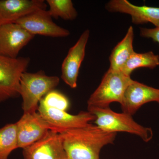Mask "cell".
I'll use <instances>...</instances> for the list:
<instances>
[{
  "instance_id": "6da1fadb",
  "label": "cell",
  "mask_w": 159,
  "mask_h": 159,
  "mask_svg": "<svg viewBox=\"0 0 159 159\" xmlns=\"http://www.w3.org/2000/svg\"><path fill=\"white\" fill-rule=\"evenodd\" d=\"M60 134L67 159H100L102 148L113 144L117 135L90 123Z\"/></svg>"
},
{
  "instance_id": "277c9868",
  "label": "cell",
  "mask_w": 159,
  "mask_h": 159,
  "mask_svg": "<svg viewBox=\"0 0 159 159\" xmlns=\"http://www.w3.org/2000/svg\"><path fill=\"white\" fill-rule=\"evenodd\" d=\"M132 80L121 71L108 69L99 86L89 98L88 107H110L114 102L121 104L125 90Z\"/></svg>"
},
{
  "instance_id": "52a82bcc",
  "label": "cell",
  "mask_w": 159,
  "mask_h": 159,
  "mask_svg": "<svg viewBox=\"0 0 159 159\" xmlns=\"http://www.w3.org/2000/svg\"><path fill=\"white\" fill-rule=\"evenodd\" d=\"M15 23L30 34L53 38L68 37L70 31L53 21L48 11L39 9L22 17Z\"/></svg>"
},
{
  "instance_id": "9c48e42d",
  "label": "cell",
  "mask_w": 159,
  "mask_h": 159,
  "mask_svg": "<svg viewBox=\"0 0 159 159\" xmlns=\"http://www.w3.org/2000/svg\"><path fill=\"white\" fill-rule=\"evenodd\" d=\"M89 35L88 29L83 32L76 43L69 50L61 65V79L71 88L77 87L80 69L85 57Z\"/></svg>"
},
{
  "instance_id": "5bb4252c",
  "label": "cell",
  "mask_w": 159,
  "mask_h": 159,
  "mask_svg": "<svg viewBox=\"0 0 159 159\" xmlns=\"http://www.w3.org/2000/svg\"><path fill=\"white\" fill-rule=\"evenodd\" d=\"M43 0H0V26L16 21L39 9H46Z\"/></svg>"
},
{
  "instance_id": "8fae6325",
  "label": "cell",
  "mask_w": 159,
  "mask_h": 159,
  "mask_svg": "<svg viewBox=\"0 0 159 159\" xmlns=\"http://www.w3.org/2000/svg\"><path fill=\"white\" fill-rule=\"evenodd\" d=\"M16 124L18 148L32 145L42 139L50 130L38 112L24 113Z\"/></svg>"
},
{
  "instance_id": "3957f363",
  "label": "cell",
  "mask_w": 159,
  "mask_h": 159,
  "mask_svg": "<svg viewBox=\"0 0 159 159\" xmlns=\"http://www.w3.org/2000/svg\"><path fill=\"white\" fill-rule=\"evenodd\" d=\"M59 82V77L47 75L42 70L35 73L24 72L20 80V88L24 113L37 112L40 100L55 89Z\"/></svg>"
},
{
  "instance_id": "ac0fdd59",
  "label": "cell",
  "mask_w": 159,
  "mask_h": 159,
  "mask_svg": "<svg viewBox=\"0 0 159 159\" xmlns=\"http://www.w3.org/2000/svg\"><path fill=\"white\" fill-rule=\"evenodd\" d=\"M46 3L49 6L48 11L52 18L73 20L78 16L71 0H47Z\"/></svg>"
},
{
  "instance_id": "d6986e66",
  "label": "cell",
  "mask_w": 159,
  "mask_h": 159,
  "mask_svg": "<svg viewBox=\"0 0 159 159\" xmlns=\"http://www.w3.org/2000/svg\"><path fill=\"white\" fill-rule=\"evenodd\" d=\"M40 102L46 106L67 111L70 107L68 98L59 91L54 89L46 94Z\"/></svg>"
},
{
  "instance_id": "7c38bea8",
  "label": "cell",
  "mask_w": 159,
  "mask_h": 159,
  "mask_svg": "<svg viewBox=\"0 0 159 159\" xmlns=\"http://www.w3.org/2000/svg\"><path fill=\"white\" fill-rule=\"evenodd\" d=\"M150 102L159 104V89L133 80L125 90L120 105L123 112L133 116L142 106Z\"/></svg>"
},
{
  "instance_id": "5b68a950",
  "label": "cell",
  "mask_w": 159,
  "mask_h": 159,
  "mask_svg": "<svg viewBox=\"0 0 159 159\" xmlns=\"http://www.w3.org/2000/svg\"><path fill=\"white\" fill-rule=\"evenodd\" d=\"M28 57L0 55V102L20 96V80L30 62Z\"/></svg>"
},
{
  "instance_id": "ba28073f",
  "label": "cell",
  "mask_w": 159,
  "mask_h": 159,
  "mask_svg": "<svg viewBox=\"0 0 159 159\" xmlns=\"http://www.w3.org/2000/svg\"><path fill=\"white\" fill-rule=\"evenodd\" d=\"M23 159H67L60 134L49 130L42 139L23 148Z\"/></svg>"
},
{
  "instance_id": "30bf717a",
  "label": "cell",
  "mask_w": 159,
  "mask_h": 159,
  "mask_svg": "<svg viewBox=\"0 0 159 159\" xmlns=\"http://www.w3.org/2000/svg\"><path fill=\"white\" fill-rule=\"evenodd\" d=\"M34 37L16 23L0 26V55L17 58L21 50Z\"/></svg>"
},
{
  "instance_id": "7a4b0ae2",
  "label": "cell",
  "mask_w": 159,
  "mask_h": 159,
  "mask_svg": "<svg viewBox=\"0 0 159 159\" xmlns=\"http://www.w3.org/2000/svg\"><path fill=\"white\" fill-rule=\"evenodd\" d=\"M88 111L95 116V125L105 131L133 134L145 142H150L153 138L152 129L140 125L128 114L116 112L110 107H88Z\"/></svg>"
},
{
  "instance_id": "2e32d148",
  "label": "cell",
  "mask_w": 159,
  "mask_h": 159,
  "mask_svg": "<svg viewBox=\"0 0 159 159\" xmlns=\"http://www.w3.org/2000/svg\"><path fill=\"white\" fill-rule=\"evenodd\" d=\"M159 66V56L152 51L144 53L135 52L120 71L126 76L130 77L132 72L139 68H147L152 70Z\"/></svg>"
},
{
  "instance_id": "e0dca14e",
  "label": "cell",
  "mask_w": 159,
  "mask_h": 159,
  "mask_svg": "<svg viewBox=\"0 0 159 159\" xmlns=\"http://www.w3.org/2000/svg\"><path fill=\"white\" fill-rule=\"evenodd\" d=\"M17 148L16 123L7 124L0 128V159H8L9 155Z\"/></svg>"
},
{
  "instance_id": "9a60e30c",
  "label": "cell",
  "mask_w": 159,
  "mask_h": 159,
  "mask_svg": "<svg viewBox=\"0 0 159 159\" xmlns=\"http://www.w3.org/2000/svg\"><path fill=\"white\" fill-rule=\"evenodd\" d=\"M134 39V29L131 26L123 39L112 51L109 57V70L121 71L125 63L135 52L133 48Z\"/></svg>"
},
{
  "instance_id": "4fadbf2b",
  "label": "cell",
  "mask_w": 159,
  "mask_h": 159,
  "mask_svg": "<svg viewBox=\"0 0 159 159\" xmlns=\"http://www.w3.org/2000/svg\"><path fill=\"white\" fill-rule=\"evenodd\" d=\"M106 9L111 12L129 15L135 25L151 23L155 27H159L158 7L135 6L127 0H111L107 4Z\"/></svg>"
},
{
  "instance_id": "8992f818",
  "label": "cell",
  "mask_w": 159,
  "mask_h": 159,
  "mask_svg": "<svg viewBox=\"0 0 159 159\" xmlns=\"http://www.w3.org/2000/svg\"><path fill=\"white\" fill-rule=\"evenodd\" d=\"M37 111L50 130L59 134L85 126L95 119L94 115L89 111H81L77 115H72L66 111L46 106L41 102Z\"/></svg>"
},
{
  "instance_id": "ffe728a7",
  "label": "cell",
  "mask_w": 159,
  "mask_h": 159,
  "mask_svg": "<svg viewBox=\"0 0 159 159\" xmlns=\"http://www.w3.org/2000/svg\"><path fill=\"white\" fill-rule=\"evenodd\" d=\"M140 34L142 37L151 39L159 44V27L152 29L140 28Z\"/></svg>"
}]
</instances>
